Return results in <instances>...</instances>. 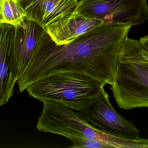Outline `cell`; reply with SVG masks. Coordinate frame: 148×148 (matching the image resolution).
Segmentation results:
<instances>
[{
	"label": "cell",
	"instance_id": "obj_1",
	"mask_svg": "<svg viewBox=\"0 0 148 148\" xmlns=\"http://www.w3.org/2000/svg\"><path fill=\"white\" fill-rule=\"evenodd\" d=\"M132 26L104 24L66 45H58L47 32L17 83L20 92L53 73L74 72L111 85L119 53Z\"/></svg>",
	"mask_w": 148,
	"mask_h": 148
},
{
	"label": "cell",
	"instance_id": "obj_2",
	"mask_svg": "<svg viewBox=\"0 0 148 148\" xmlns=\"http://www.w3.org/2000/svg\"><path fill=\"white\" fill-rule=\"evenodd\" d=\"M110 89L119 108H148V63L139 40L126 39Z\"/></svg>",
	"mask_w": 148,
	"mask_h": 148
},
{
	"label": "cell",
	"instance_id": "obj_3",
	"mask_svg": "<svg viewBox=\"0 0 148 148\" xmlns=\"http://www.w3.org/2000/svg\"><path fill=\"white\" fill-rule=\"evenodd\" d=\"M106 85L83 73H53L38 79L26 89L29 96L40 101L61 104L72 110L84 111Z\"/></svg>",
	"mask_w": 148,
	"mask_h": 148
},
{
	"label": "cell",
	"instance_id": "obj_4",
	"mask_svg": "<svg viewBox=\"0 0 148 148\" xmlns=\"http://www.w3.org/2000/svg\"><path fill=\"white\" fill-rule=\"evenodd\" d=\"M73 13L104 24L134 26L148 20V6L146 0H79Z\"/></svg>",
	"mask_w": 148,
	"mask_h": 148
},
{
	"label": "cell",
	"instance_id": "obj_5",
	"mask_svg": "<svg viewBox=\"0 0 148 148\" xmlns=\"http://www.w3.org/2000/svg\"><path fill=\"white\" fill-rule=\"evenodd\" d=\"M42 113L38 119L37 129L65 137L96 139L97 128L86 120L82 112L74 111L61 104L44 101Z\"/></svg>",
	"mask_w": 148,
	"mask_h": 148
},
{
	"label": "cell",
	"instance_id": "obj_6",
	"mask_svg": "<svg viewBox=\"0 0 148 148\" xmlns=\"http://www.w3.org/2000/svg\"><path fill=\"white\" fill-rule=\"evenodd\" d=\"M46 33L45 29L38 23L26 18L20 26L11 25L8 57L13 75L17 82Z\"/></svg>",
	"mask_w": 148,
	"mask_h": 148
},
{
	"label": "cell",
	"instance_id": "obj_7",
	"mask_svg": "<svg viewBox=\"0 0 148 148\" xmlns=\"http://www.w3.org/2000/svg\"><path fill=\"white\" fill-rule=\"evenodd\" d=\"M82 112L88 122L105 133L127 139L140 138L135 125L125 119L113 108L104 89Z\"/></svg>",
	"mask_w": 148,
	"mask_h": 148
},
{
	"label": "cell",
	"instance_id": "obj_8",
	"mask_svg": "<svg viewBox=\"0 0 148 148\" xmlns=\"http://www.w3.org/2000/svg\"><path fill=\"white\" fill-rule=\"evenodd\" d=\"M77 0H27L21 3L27 19L45 29L74 12Z\"/></svg>",
	"mask_w": 148,
	"mask_h": 148
},
{
	"label": "cell",
	"instance_id": "obj_9",
	"mask_svg": "<svg viewBox=\"0 0 148 148\" xmlns=\"http://www.w3.org/2000/svg\"><path fill=\"white\" fill-rule=\"evenodd\" d=\"M103 24V21L101 20L73 13L48 26L45 30L57 45H62L71 43Z\"/></svg>",
	"mask_w": 148,
	"mask_h": 148
},
{
	"label": "cell",
	"instance_id": "obj_10",
	"mask_svg": "<svg viewBox=\"0 0 148 148\" xmlns=\"http://www.w3.org/2000/svg\"><path fill=\"white\" fill-rule=\"evenodd\" d=\"M0 106L6 104L14 95V86L17 81L12 72L8 57V44L11 25L0 24Z\"/></svg>",
	"mask_w": 148,
	"mask_h": 148
},
{
	"label": "cell",
	"instance_id": "obj_11",
	"mask_svg": "<svg viewBox=\"0 0 148 148\" xmlns=\"http://www.w3.org/2000/svg\"><path fill=\"white\" fill-rule=\"evenodd\" d=\"M26 14L19 0H0V22L14 27L21 25Z\"/></svg>",
	"mask_w": 148,
	"mask_h": 148
},
{
	"label": "cell",
	"instance_id": "obj_12",
	"mask_svg": "<svg viewBox=\"0 0 148 148\" xmlns=\"http://www.w3.org/2000/svg\"><path fill=\"white\" fill-rule=\"evenodd\" d=\"M71 141L72 143V145L70 146V148H108L105 144L97 139H89L84 138H73L71 139Z\"/></svg>",
	"mask_w": 148,
	"mask_h": 148
},
{
	"label": "cell",
	"instance_id": "obj_13",
	"mask_svg": "<svg viewBox=\"0 0 148 148\" xmlns=\"http://www.w3.org/2000/svg\"><path fill=\"white\" fill-rule=\"evenodd\" d=\"M143 53L144 54L145 56L146 57V60H147V62L148 63V51H146L143 47Z\"/></svg>",
	"mask_w": 148,
	"mask_h": 148
},
{
	"label": "cell",
	"instance_id": "obj_14",
	"mask_svg": "<svg viewBox=\"0 0 148 148\" xmlns=\"http://www.w3.org/2000/svg\"><path fill=\"white\" fill-rule=\"evenodd\" d=\"M21 2V3H23V2H25V1H26L27 0H19Z\"/></svg>",
	"mask_w": 148,
	"mask_h": 148
},
{
	"label": "cell",
	"instance_id": "obj_15",
	"mask_svg": "<svg viewBox=\"0 0 148 148\" xmlns=\"http://www.w3.org/2000/svg\"><path fill=\"white\" fill-rule=\"evenodd\" d=\"M78 1H79V0H77Z\"/></svg>",
	"mask_w": 148,
	"mask_h": 148
}]
</instances>
